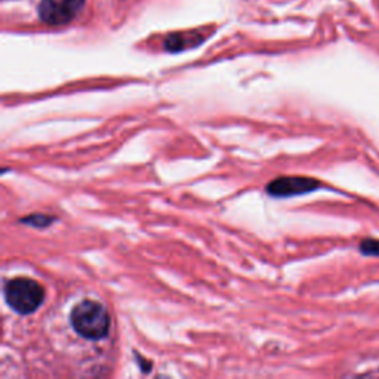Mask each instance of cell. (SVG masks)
<instances>
[{"label":"cell","instance_id":"6da1fadb","mask_svg":"<svg viewBox=\"0 0 379 379\" xmlns=\"http://www.w3.org/2000/svg\"><path fill=\"white\" fill-rule=\"evenodd\" d=\"M70 321L75 332L83 338L98 341L108 335L111 319L107 308L91 300L79 302L70 314Z\"/></svg>","mask_w":379,"mask_h":379},{"label":"cell","instance_id":"3957f363","mask_svg":"<svg viewBox=\"0 0 379 379\" xmlns=\"http://www.w3.org/2000/svg\"><path fill=\"white\" fill-rule=\"evenodd\" d=\"M85 5V0H41L39 15L49 25H63L73 21Z\"/></svg>","mask_w":379,"mask_h":379},{"label":"cell","instance_id":"8992f818","mask_svg":"<svg viewBox=\"0 0 379 379\" xmlns=\"http://www.w3.org/2000/svg\"><path fill=\"white\" fill-rule=\"evenodd\" d=\"M53 221V218H49L46 215H41V214H36V215H32L29 218H24L23 222L29 224V226L32 227H37V229H41V227H49V224Z\"/></svg>","mask_w":379,"mask_h":379},{"label":"cell","instance_id":"5b68a950","mask_svg":"<svg viewBox=\"0 0 379 379\" xmlns=\"http://www.w3.org/2000/svg\"><path fill=\"white\" fill-rule=\"evenodd\" d=\"M359 249L366 257H379V240H376V238H364Z\"/></svg>","mask_w":379,"mask_h":379},{"label":"cell","instance_id":"277c9868","mask_svg":"<svg viewBox=\"0 0 379 379\" xmlns=\"http://www.w3.org/2000/svg\"><path fill=\"white\" fill-rule=\"evenodd\" d=\"M321 184L308 176H280L266 186V193L274 198H292L316 191Z\"/></svg>","mask_w":379,"mask_h":379},{"label":"cell","instance_id":"7a4b0ae2","mask_svg":"<svg viewBox=\"0 0 379 379\" xmlns=\"http://www.w3.org/2000/svg\"><path fill=\"white\" fill-rule=\"evenodd\" d=\"M4 293L8 305L18 314H32L45 301V289L29 277L9 280Z\"/></svg>","mask_w":379,"mask_h":379}]
</instances>
